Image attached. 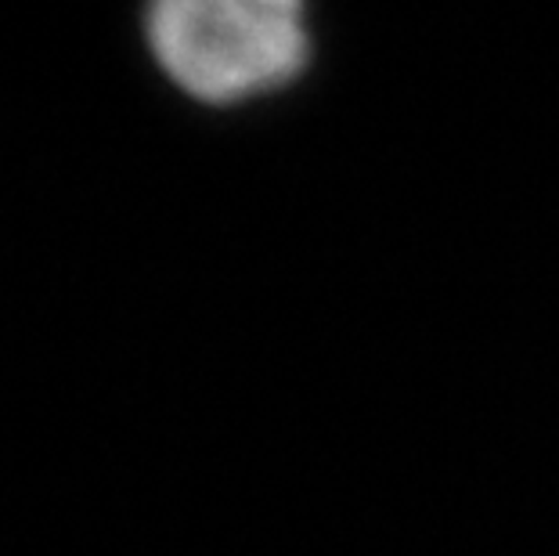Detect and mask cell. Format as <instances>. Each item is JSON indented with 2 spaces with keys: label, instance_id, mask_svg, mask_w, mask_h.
<instances>
[{
  "label": "cell",
  "instance_id": "obj_1",
  "mask_svg": "<svg viewBox=\"0 0 559 556\" xmlns=\"http://www.w3.org/2000/svg\"><path fill=\"white\" fill-rule=\"evenodd\" d=\"M163 69L202 102H242L293 84L311 58L296 0H166L148 19Z\"/></svg>",
  "mask_w": 559,
  "mask_h": 556
}]
</instances>
